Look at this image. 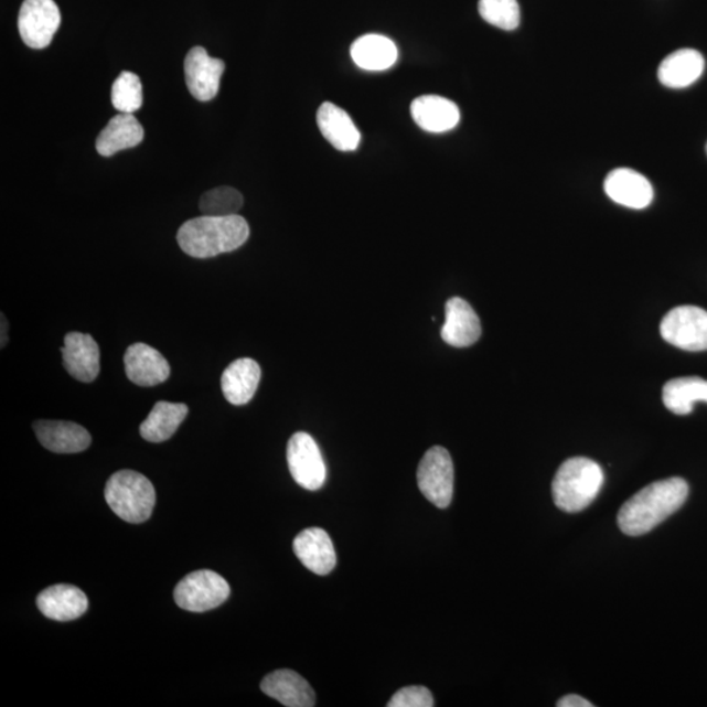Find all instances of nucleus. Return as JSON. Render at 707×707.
<instances>
[{"instance_id":"obj_33","label":"nucleus","mask_w":707,"mask_h":707,"mask_svg":"<svg viewBox=\"0 0 707 707\" xmlns=\"http://www.w3.org/2000/svg\"><path fill=\"white\" fill-rule=\"evenodd\" d=\"M706 152H707V144H706Z\"/></svg>"},{"instance_id":"obj_27","label":"nucleus","mask_w":707,"mask_h":707,"mask_svg":"<svg viewBox=\"0 0 707 707\" xmlns=\"http://www.w3.org/2000/svg\"><path fill=\"white\" fill-rule=\"evenodd\" d=\"M111 104L120 114L132 115L142 108L143 90L139 76L124 72L111 87Z\"/></svg>"},{"instance_id":"obj_16","label":"nucleus","mask_w":707,"mask_h":707,"mask_svg":"<svg viewBox=\"0 0 707 707\" xmlns=\"http://www.w3.org/2000/svg\"><path fill=\"white\" fill-rule=\"evenodd\" d=\"M38 607L47 619L73 621L87 612L88 598L79 587L55 585L47 587L39 594Z\"/></svg>"},{"instance_id":"obj_25","label":"nucleus","mask_w":707,"mask_h":707,"mask_svg":"<svg viewBox=\"0 0 707 707\" xmlns=\"http://www.w3.org/2000/svg\"><path fill=\"white\" fill-rule=\"evenodd\" d=\"M189 409L185 404L159 401L153 406L149 417L139 427V432L147 442L162 443L172 438L180 425L185 421Z\"/></svg>"},{"instance_id":"obj_14","label":"nucleus","mask_w":707,"mask_h":707,"mask_svg":"<svg viewBox=\"0 0 707 707\" xmlns=\"http://www.w3.org/2000/svg\"><path fill=\"white\" fill-rule=\"evenodd\" d=\"M481 323L471 304L461 298H451L446 303V321L440 331L447 345L472 346L481 338Z\"/></svg>"},{"instance_id":"obj_7","label":"nucleus","mask_w":707,"mask_h":707,"mask_svg":"<svg viewBox=\"0 0 707 707\" xmlns=\"http://www.w3.org/2000/svg\"><path fill=\"white\" fill-rule=\"evenodd\" d=\"M664 341L687 352L707 350V312L695 306L674 308L661 324Z\"/></svg>"},{"instance_id":"obj_31","label":"nucleus","mask_w":707,"mask_h":707,"mask_svg":"<svg viewBox=\"0 0 707 707\" xmlns=\"http://www.w3.org/2000/svg\"><path fill=\"white\" fill-rule=\"evenodd\" d=\"M558 707H593V704L578 695H567L559 699Z\"/></svg>"},{"instance_id":"obj_24","label":"nucleus","mask_w":707,"mask_h":707,"mask_svg":"<svg viewBox=\"0 0 707 707\" xmlns=\"http://www.w3.org/2000/svg\"><path fill=\"white\" fill-rule=\"evenodd\" d=\"M352 58L356 66L367 72H384L394 66L398 52L395 42L382 34H366L352 45Z\"/></svg>"},{"instance_id":"obj_20","label":"nucleus","mask_w":707,"mask_h":707,"mask_svg":"<svg viewBox=\"0 0 707 707\" xmlns=\"http://www.w3.org/2000/svg\"><path fill=\"white\" fill-rule=\"evenodd\" d=\"M321 135L339 151H355L361 143V132L352 117L332 103H324L318 110Z\"/></svg>"},{"instance_id":"obj_15","label":"nucleus","mask_w":707,"mask_h":707,"mask_svg":"<svg viewBox=\"0 0 707 707\" xmlns=\"http://www.w3.org/2000/svg\"><path fill=\"white\" fill-rule=\"evenodd\" d=\"M293 551L308 570L318 576H328L338 564L331 537L323 528H308L293 540Z\"/></svg>"},{"instance_id":"obj_28","label":"nucleus","mask_w":707,"mask_h":707,"mask_svg":"<svg viewBox=\"0 0 707 707\" xmlns=\"http://www.w3.org/2000/svg\"><path fill=\"white\" fill-rule=\"evenodd\" d=\"M243 203L244 199L239 191L231 186H219L202 195L200 210L202 215L231 216L240 212Z\"/></svg>"},{"instance_id":"obj_5","label":"nucleus","mask_w":707,"mask_h":707,"mask_svg":"<svg viewBox=\"0 0 707 707\" xmlns=\"http://www.w3.org/2000/svg\"><path fill=\"white\" fill-rule=\"evenodd\" d=\"M229 593V585L219 574L199 570L181 580L174 588L173 597L184 611L202 613L222 606Z\"/></svg>"},{"instance_id":"obj_9","label":"nucleus","mask_w":707,"mask_h":707,"mask_svg":"<svg viewBox=\"0 0 707 707\" xmlns=\"http://www.w3.org/2000/svg\"><path fill=\"white\" fill-rule=\"evenodd\" d=\"M61 24V12L54 0H24L19 12L21 40L32 49L52 44Z\"/></svg>"},{"instance_id":"obj_12","label":"nucleus","mask_w":707,"mask_h":707,"mask_svg":"<svg viewBox=\"0 0 707 707\" xmlns=\"http://www.w3.org/2000/svg\"><path fill=\"white\" fill-rule=\"evenodd\" d=\"M124 363L126 376L141 387H156L171 375L170 363L163 354L142 342L126 350Z\"/></svg>"},{"instance_id":"obj_26","label":"nucleus","mask_w":707,"mask_h":707,"mask_svg":"<svg viewBox=\"0 0 707 707\" xmlns=\"http://www.w3.org/2000/svg\"><path fill=\"white\" fill-rule=\"evenodd\" d=\"M697 401L707 403V381L701 377H677L664 385L663 403L674 415H690Z\"/></svg>"},{"instance_id":"obj_22","label":"nucleus","mask_w":707,"mask_h":707,"mask_svg":"<svg viewBox=\"0 0 707 707\" xmlns=\"http://www.w3.org/2000/svg\"><path fill=\"white\" fill-rule=\"evenodd\" d=\"M261 381L260 364L240 358L229 364L222 375V390L229 404L242 406L254 398Z\"/></svg>"},{"instance_id":"obj_4","label":"nucleus","mask_w":707,"mask_h":707,"mask_svg":"<svg viewBox=\"0 0 707 707\" xmlns=\"http://www.w3.org/2000/svg\"><path fill=\"white\" fill-rule=\"evenodd\" d=\"M104 494L111 511L131 524L149 521L157 503L152 482L142 473L129 469L111 475Z\"/></svg>"},{"instance_id":"obj_3","label":"nucleus","mask_w":707,"mask_h":707,"mask_svg":"<svg viewBox=\"0 0 707 707\" xmlns=\"http://www.w3.org/2000/svg\"><path fill=\"white\" fill-rule=\"evenodd\" d=\"M603 484L604 472L597 461L572 458L559 467L553 479V501L565 513H580L597 500Z\"/></svg>"},{"instance_id":"obj_1","label":"nucleus","mask_w":707,"mask_h":707,"mask_svg":"<svg viewBox=\"0 0 707 707\" xmlns=\"http://www.w3.org/2000/svg\"><path fill=\"white\" fill-rule=\"evenodd\" d=\"M688 494L687 481L681 478L655 481L622 505L619 527L628 536L649 534L682 508Z\"/></svg>"},{"instance_id":"obj_8","label":"nucleus","mask_w":707,"mask_h":707,"mask_svg":"<svg viewBox=\"0 0 707 707\" xmlns=\"http://www.w3.org/2000/svg\"><path fill=\"white\" fill-rule=\"evenodd\" d=\"M287 464L299 486L317 492L325 484L326 468L320 448L307 432H297L287 444Z\"/></svg>"},{"instance_id":"obj_23","label":"nucleus","mask_w":707,"mask_h":707,"mask_svg":"<svg viewBox=\"0 0 707 707\" xmlns=\"http://www.w3.org/2000/svg\"><path fill=\"white\" fill-rule=\"evenodd\" d=\"M144 130L132 115L120 114L108 122L96 139V150L109 158L122 150L132 149L143 141Z\"/></svg>"},{"instance_id":"obj_32","label":"nucleus","mask_w":707,"mask_h":707,"mask_svg":"<svg viewBox=\"0 0 707 707\" xmlns=\"http://www.w3.org/2000/svg\"><path fill=\"white\" fill-rule=\"evenodd\" d=\"M0 318H2V349L7 345V342H9V339H7V332H9V323H7V319L4 317V313L0 314Z\"/></svg>"},{"instance_id":"obj_30","label":"nucleus","mask_w":707,"mask_h":707,"mask_svg":"<svg viewBox=\"0 0 707 707\" xmlns=\"http://www.w3.org/2000/svg\"><path fill=\"white\" fill-rule=\"evenodd\" d=\"M433 705L436 704H433L431 692L419 685L398 690L387 704L388 707H432Z\"/></svg>"},{"instance_id":"obj_11","label":"nucleus","mask_w":707,"mask_h":707,"mask_svg":"<svg viewBox=\"0 0 707 707\" xmlns=\"http://www.w3.org/2000/svg\"><path fill=\"white\" fill-rule=\"evenodd\" d=\"M63 366L74 379L93 383L100 373V349L93 335L69 332L61 347Z\"/></svg>"},{"instance_id":"obj_6","label":"nucleus","mask_w":707,"mask_h":707,"mask_svg":"<svg viewBox=\"0 0 707 707\" xmlns=\"http://www.w3.org/2000/svg\"><path fill=\"white\" fill-rule=\"evenodd\" d=\"M418 488L433 506L447 508L453 496L454 471L450 452L432 447L425 453L417 472Z\"/></svg>"},{"instance_id":"obj_17","label":"nucleus","mask_w":707,"mask_h":707,"mask_svg":"<svg viewBox=\"0 0 707 707\" xmlns=\"http://www.w3.org/2000/svg\"><path fill=\"white\" fill-rule=\"evenodd\" d=\"M261 690L287 707H313L317 704L311 685L291 669L271 672L264 678Z\"/></svg>"},{"instance_id":"obj_13","label":"nucleus","mask_w":707,"mask_h":707,"mask_svg":"<svg viewBox=\"0 0 707 707\" xmlns=\"http://www.w3.org/2000/svg\"><path fill=\"white\" fill-rule=\"evenodd\" d=\"M604 191L609 199L634 210L646 208L654 200V189L640 172L618 168L608 174Z\"/></svg>"},{"instance_id":"obj_21","label":"nucleus","mask_w":707,"mask_h":707,"mask_svg":"<svg viewBox=\"0 0 707 707\" xmlns=\"http://www.w3.org/2000/svg\"><path fill=\"white\" fill-rule=\"evenodd\" d=\"M705 69L703 54L695 49H681L668 55L657 69V78L664 87L682 89L701 78Z\"/></svg>"},{"instance_id":"obj_29","label":"nucleus","mask_w":707,"mask_h":707,"mask_svg":"<svg viewBox=\"0 0 707 707\" xmlns=\"http://www.w3.org/2000/svg\"><path fill=\"white\" fill-rule=\"evenodd\" d=\"M479 11L486 23L503 31H514L521 24L517 0H480Z\"/></svg>"},{"instance_id":"obj_19","label":"nucleus","mask_w":707,"mask_h":707,"mask_svg":"<svg viewBox=\"0 0 707 707\" xmlns=\"http://www.w3.org/2000/svg\"><path fill=\"white\" fill-rule=\"evenodd\" d=\"M410 114L419 128L429 132L450 131L460 122L458 105L442 96L418 97L411 103Z\"/></svg>"},{"instance_id":"obj_18","label":"nucleus","mask_w":707,"mask_h":707,"mask_svg":"<svg viewBox=\"0 0 707 707\" xmlns=\"http://www.w3.org/2000/svg\"><path fill=\"white\" fill-rule=\"evenodd\" d=\"M40 443L54 453H79L93 442L83 426L67 421H39L33 425Z\"/></svg>"},{"instance_id":"obj_10","label":"nucleus","mask_w":707,"mask_h":707,"mask_svg":"<svg viewBox=\"0 0 707 707\" xmlns=\"http://www.w3.org/2000/svg\"><path fill=\"white\" fill-rule=\"evenodd\" d=\"M224 62L210 57L205 47L194 46L188 53L184 72L189 93L199 101L213 100L219 93Z\"/></svg>"},{"instance_id":"obj_2","label":"nucleus","mask_w":707,"mask_h":707,"mask_svg":"<svg viewBox=\"0 0 707 707\" xmlns=\"http://www.w3.org/2000/svg\"><path fill=\"white\" fill-rule=\"evenodd\" d=\"M249 234L248 223L240 215H202L182 224L178 243L188 256L210 258L239 249Z\"/></svg>"}]
</instances>
